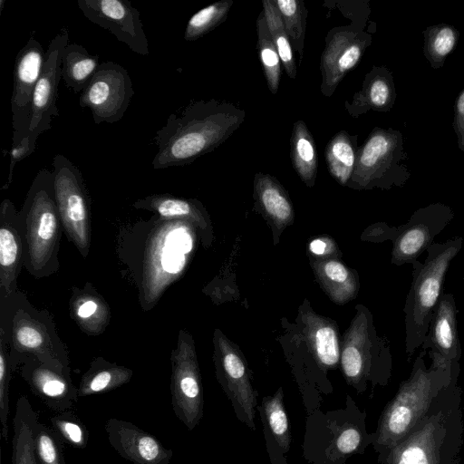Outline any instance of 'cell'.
Instances as JSON below:
<instances>
[{
    "label": "cell",
    "instance_id": "cell-12",
    "mask_svg": "<svg viewBox=\"0 0 464 464\" xmlns=\"http://www.w3.org/2000/svg\"><path fill=\"white\" fill-rule=\"evenodd\" d=\"M214 340L217 379L237 420L255 430L258 393L253 387L250 370L242 353L222 333L216 331Z\"/></svg>",
    "mask_w": 464,
    "mask_h": 464
},
{
    "label": "cell",
    "instance_id": "cell-29",
    "mask_svg": "<svg viewBox=\"0 0 464 464\" xmlns=\"http://www.w3.org/2000/svg\"><path fill=\"white\" fill-rule=\"evenodd\" d=\"M254 194L266 216L278 227H283L293 220L294 210L291 201L276 178L257 172L254 179Z\"/></svg>",
    "mask_w": 464,
    "mask_h": 464
},
{
    "label": "cell",
    "instance_id": "cell-15",
    "mask_svg": "<svg viewBox=\"0 0 464 464\" xmlns=\"http://www.w3.org/2000/svg\"><path fill=\"white\" fill-rule=\"evenodd\" d=\"M69 44L66 28L51 40L45 51V61L42 74L35 85L30 113L28 139L30 149L34 152L38 137L52 128L54 118L59 116L56 105L58 86L62 80V56Z\"/></svg>",
    "mask_w": 464,
    "mask_h": 464
},
{
    "label": "cell",
    "instance_id": "cell-18",
    "mask_svg": "<svg viewBox=\"0 0 464 464\" xmlns=\"http://www.w3.org/2000/svg\"><path fill=\"white\" fill-rule=\"evenodd\" d=\"M45 52L32 35L18 52L14 69L11 97L13 144H19L28 136L32 99L35 85L42 74Z\"/></svg>",
    "mask_w": 464,
    "mask_h": 464
},
{
    "label": "cell",
    "instance_id": "cell-44",
    "mask_svg": "<svg viewBox=\"0 0 464 464\" xmlns=\"http://www.w3.org/2000/svg\"><path fill=\"white\" fill-rule=\"evenodd\" d=\"M452 125L457 137V146L464 152V88L455 100Z\"/></svg>",
    "mask_w": 464,
    "mask_h": 464
},
{
    "label": "cell",
    "instance_id": "cell-13",
    "mask_svg": "<svg viewBox=\"0 0 464 464\" xmlns=\"http://www.w3.org/2000/svg\"><path fill=\"white\" fill-rule=\"evenodd\" d=\"M133 94L127 70L113 62H103L81 92L79 104L91 111L95 124L115 123L123 118Z\"/></svg>",
    "mask_w": 464,
    "mask_h": 464
},
{
    "label": "cell",
    "instance_id": "cell-45",
    "mask_svg": "<svg viewBox=\"0 0 464 464\" xmlns=\"http://www.w3.org/2000/svg\"><path fill=\"white\" fill-rule=\"evenodd\" d=\"M33 152L34 151L30 149L28 137L24 138L19 144H12V148L10 150L8 177L5 185L3 187V189L7 188L10 183L12 182L13 173L16 163L24 160L25 157L31 155Z\"/></svg>",
    "mask_w": 464,
    "mask_h": 464
},
{
    "label": "cell",
    "instance_id": "cell-28",
    "mask_svg": "<svg viewBox=\"0 0 464 464\" xmlns=\"http://www.w3.org/2000/svg\"><path fill=\"white\" fill-rule=\"evenodd\" d=\"M305 335L314 356L321 367H334L340 361L341 350L334 323L313 312L303 316Z\"/></svg>",
    "mask_w": 464,
    "mask_h": 464
},
{
    "label": "cell",
    "instance_id": "cell-48",
    "mask_svg": "<svg viewBox=\"0 0 464 464\" xmlns=\"http://www.w3.org/2000/svg\"><path fill=\"white\" fill-rule=\"evenodd\" d=\"M463 285H464V275H463Z\"/></svg>",
    "mask_w": 464,
    "mask_h": 464
},
{
    "label": "cell",
    "instance_id": "cell-8",
    "mask_svg": "<svg viewBox=\"0 0 464 464\" xmlns=\"http://www.w3.org/2000/svg\"><path fill=\"white\" fill-rule=\"evenodd\" d=\"M407 158L400 130L375 127L359 147L347 186L358 189L403 187L411 175L407 165L402 163Z\"/></svg>",
    "mask_w": 464,
    "mask_h": 464
},
{
    "label": "cell",
    "instance_id": "cell-22",
    "mask_svg": "<svg viewBox=\"0 0 464 464\" xmlns=\"http://www.w3.org/2000/svg\"><path fill=\"white\" fill-rule=\"evenodd\" d=\"M24 265V246L19 212L5 198L0 205V289L1 298L13 295Z\"/></svg>",
    "mask_w": 464,
    "mask_h": 464
},
{
    "label": "cell",
    "instance_id": "cell-30",
    "mask_svg": "<svg viewBox=\"0 0 464 464\" xmlns=\"http://www.w3.org/2000/svg\"><path fill=\"white\" fill-rule=\"evenodd\" d=\"M89 288L79 290L71 298V316L83 332L98 335L109 324L111 312L103 298Z\"/></svg>",
    "mask_w": 464,
    "mask_h": 464
},
{
    "label": "cell",
    "instance_id": "cell-11",
    "mask_svg": "<svg viewBox=\"0 0 464 464\" xmlns=\"http://www.w3.org/2000/svg\"><path fill=\"white\" fill-rule=\"evenodd\" d=\"M170 361L172 409L176 417L192 430L203 417L204 397L194 340L187 331H179Z\"/></svg>",
    "mask_w": 464,
    "mask_h": 464
},
{
    "label": "cell",
    "instance_id": "cell-4",
    "mask_svg": "<svg viewBox=\"0 0 464 464\" xmlns=\"http://www.w3.org/2000/svg\"><path fill=\"white\" fill-rule=\"evenodd\" d=\"M24 246V266L35 277L54 273L62 222L55 202L53 176L47 169L34 179L19 212Z\"/></svg>",
    "mask_w": 464,
    "mask_h": 464
},
{
    "label": "cell",
    "instance_id": "cell-6",
    "mask_svg": "<svg viewBox=\"0 0 464 464\" xmlns=\"http://www.w3.org/2000/svg\"><path fill=\"white\" fill-rule=\"evenodd\" d=\"M366 413L348 396L345 409L311 412L306 421L304 456L314 464H345L346 459L364 453L375 440L366 430Z\"/></svg>",
    "mask_w": 464,
    "mask_h": 464
},
{
    "label": "cell",
    "instance_id": "cell-14",
    "mask_svg": "<svg viewBox=\"0 0 464 464\" xmlns=\"http://www.w3.org/2000/svg\"><path fill=\"white\" fill-rule=\"evenodd\" d=\"M160 229L150 238L144 262L142 298L144 310H149L157 303L164 290L178 278L184 268L186 256L174 250V230L178 220L162 219Z\"/></svg>",
    "mask_w": 464,
    "mask_h": 464
},
{
    "label": "cell",
    "instance_id": "cell-17",
    "mask_svg": "<svg viewBox=\"0 0 464 464\" xmlns=\"http://www.w3.org/2000/svg\"><path fill=\"white\" fill-rule=\"evenodd\" d=\"M372 37L362 28L335 27L325 37L321 56V92L330 97L349 71L361 61Z\"/></svg>",
    "mask_w": 464,
    "mask_h": 464
},
{
    "label": "cell",
    "instance_id": "cell-21",
    "mask_svg": "<svg viewBox=\"0 0 464 464\" xmlns=\"http://www.w3.org/2000/svg\"><path fill=\"white\" fill-rule=\"evenodd\" d=\"M21 366V376L32 392L51 410L57 413L73 408L78 397V388L70 372H62L30 356Z\"/></svg>",
    "mask_w": 464,
    "mask_h": 464
},
{
    "label": "cell",
    "instance_id": "cell-37",
    "mask_svg": "<svg viewBox=\"0 0 464 464\" xmlns=\"http://www.w3.org/2000/svg\"><path fill=\"white\" fill-rule=\"evenodd\" d=\"M262 4V11L273 42L278 52L282 65L284 66L288 77L295 80L296 77V65L294 49L284 25L281 14L276 5V1L264 0Z\"/></svg>",
    "mask_w": 464,
    "mask_h": 464
},
{
    "label": "cell",
    "instance_id": "cell-46",
    "mask_svg": "<svg viewBox=\"0 0 464 464\" xmlns=\"http://www.w3.org/2000/svg\"><path fill=\"white\" fill-rule=\"evenodd\" d=\"M398 227H389L385 223H379L369 229L368 237L375 241H393L396 237Z\"/></svg>",
    "mask_w": 464,
    "mask_h": 464
},
{
    "label": "cell",
    "instance_id": "cell-5",
    "mask_svg": "<svg viewBox=\"0 0 464 464\" xmlns=\"http://www.w3.org/2000/svg\"><path fill=\"white\" fill-rule=\"evenodd\" d=\"M462 246V237L433 243L424 261L418 259L411 265L412 280L403 307L408 362L425 341L432 314L443 294L446 274Z\"/></svg>",
    "mask_w": 464,
    "mask_h": 464
},
{
    "label": "cell",
    "instance_id": "cell-42",
    "mask_svg": "<svg viewBox=\"0 0 464 464\" xmlns=\"http://www.w3.org/2000/svg\"><path fill=\"white\" fill-rule=\"evenodd\" d=\"M34 446L39 464H65L63 441L52 428L40 421L34 430Z\"/></svg>",
    "mask_w": 464,
    "mask_h": 464
},
{
    "label": "cell",
    "instance_id": "cell-26",
    "mask_svg": "<svg viewBox=\"0 0 464 464\" xmlns=\"http://www.w3.org/2000/svg\"><path fill=\"white\" fill-rule=\"evenodd\" d=\"M132 206L156 213L160 219L183 220L202 231L208 228V219L202 205L195 199L177 198L169 194H153L138 199Z\"/></svg>",
    "mask_w": 464,
    "mask_h": 464
},
{
    "label": "cell",
    "instance_id": "cell-24",
    "mask_svg": "<svg viewBox=\"0 0 464 464\" xmlns=\"http://www.w3.org/2000/svg\"><path fill=\"white\" fill-rule=\"evenodd\" d=\"M263 424L266 451L271 464H288L287 453L292 441L284 392L280 387L275 394L266 396L257 405Z\"/></svg>",
    "mask_w": 464,
    "mask_h": 464
},
{
    "label": "cell",
    "instance_id": "cell-25",
    "mask_svg": "<svg viewBox=\"0 0 464 464\" xmlns=\"http://www.w3.org/2000/svg\"><path fill=\"white\" fill-rule=\"evenodd\" d=\"M396 96L392 72L384 65H374L365 74L362 89L344 106L353 118L369 111L387 112L392 109Z\"/></svg>",
    "mask_w": 464,
    "mask_h": 464
},
{
    "label": "cell",
    "instance_id": "cell-23",
    "mask_svg": "<svg viewBox=\"0 0 464 464\" xmlns=\"http://www.w3.org/2000/svg\"><path fill=\"white\" fill-rule=\"evenodd\" d=\"M458 313L454 295L443 293L434 309L420 349L435 353L446 362H459L461 358V346L458 334Z\"/></svg>",
    "mask_w": 464,
    "mask_h": 464
},
{
    "label": "cell",
    "instance_id": "cell-3",
    "mask_svg": "<svg viewBox=\"0 0 464 464\" xmlns=\"http://www.w3.org/2000/svg\"><path fill=\"white\" fill-rule=\"evenodd\" d=\"M459 372L382 464H459L464 442Z\"/></svg>",
    "mask_w": 464,
    "mask_h": 464
},
{
    "label": "cell",
    "instance_id": "cell-27",
    "mask_svg": "<svg viewBox=\"0 0 464 464\" xmlns=\"http://www.w3.org/2000/svg\"><path fill=\"white\" fill-rule=\"evenodd\" d=\"M39 415L29 399L21 396L13 419L12 464H39L34 446V430Z\"/></svg>",
    "mask_w": 464,
    "mask_h": 464
},
{
    "label": "cell",
    "instance_id": "cell-10",
    "mask_svg": "<svg viewBox=\"0 0 464 464\" xmlns=\"http://www.w3.org/2000/svg\"><path fill=\"white\" fill-rule=\"evenodd\" d=\"M55 202L67 237L86 257L91 244L90 197L80 169L65 156L53 157Z\"/></svg>",
    "mask_w": 464,
    "mask_h": 464
},
{
    "label": "cell",
    "instance_id": "cell-41",
    "mask_svg": "<svg viewBox=\"0 0 464 464\" xmlns=\"http://www.w3.org/2000/svg\"><path fill=\"white\" fill-rule=\"evenodd\" d=\"M50 422L63 442L80 450L87 447L88 429L72 410L55 414L51 417Z\"/></svg>",
    "mask_w": 464,
    "mask_h": 464
},
{
    "label": "cell",
    "instance_id": "cell-2",
    "mask_svg": "<svg viewBox=\"0 0 464 464\" xmlns=\"http://www.w3.org/2000/svg\"><path fill=\"white\" fill-rule=\"evenodd\" d=\"M426 353V350L420 349L409 377L400 383L379 418L372 446L380 464L425 415L441 390L459 371V362H449L431 353H428L431 364L427 366Z\"/></svg>",
    "mask_w": 464,
    "mask_h": 464
},
{
    "label": "cell",
    "instance_id": "cell-47",
    "mask_svg": "<svg viewBox=\"0 0 464 464\" xmlns=\"http://www.w3.org/2000/svg\"><path fill=\"white\" fill-rule=\"evenodd\" d=\"M335 248L334 242L327 237H321L310 243L309 249L317 256H324L332 253Z\"/></svg>",
    "mask_w": 464,
    "mask_h": 464
},
{
    "label": "cell",
    "instance_id": "cell-20",
    "mask_svg": "<svg viewBox=\"0 0 464 464\" xmlns=\"http://www.w3.org/2000/svg\"><path fill=\"white\" fill-rule=\"evenodd\" d=\"M105 430L114 450L132 464H169L173 457L172 450L130 421L111 418Z\"/></svg>",
    "mask_w": 464,
    "mask_h": 464
},
{
    "label": "cell",
    "instance_id": "cell-40",
    "mask_svg": "<svg viewBox=\"0 0 464 464\" xmlns=\"http://www.w3.org/2000/svg\"><path fill=\"white\" fill-rule=\"evenodd\" d=\"M232 5V0L219 1L194 14L186 25L184 39L195 41L212 31L226 20Z\"/></svg>",
    "mask_w": 464,
    "mask_h": 464
},
{
    "label": "cell",
    "instance_id": "cell-16",
    "mask_svg": "<svg viewBox=\"0 0 464 464\" xmlns=\"http://www.w3.org/2000/svg\"><path fill=\"white\" fill-rule=\"evenodd\" d=\"M452 208L440 202L431 203L415 210L410 219L398 227L392 241V263L412 265L434 243L454 218Z\"/></svg>",
    "mask_w": 464,
    "mask_h": 464
},
{
    "label": "cell",
    "instance_id": "cell-33",
    "mask_svg": "<svg viewBox=\"0 0 464 464\" xmlns=\"http://www.w3.org/2000/svg\"><path fill=\"white\" fill-rule=\"evenodd\" d=\"M99 65L98 55L91 54L79 44H68L62 56V80L74 93H81Z\"/></svg>",
    "mask_w": 464,
    "mask_h": 464
},
{
    "label": "cell",
    "instance_id": "cell-31",
    "mask_svg": "<svg viewBox=\"0 0 464 464\" xmlns=\"http://www.w3.org/2000/svg\"><path fill=\"white\" fill-rule=\"evenodd\" d=\"M314 274L324 290L336 304L353 299L359 289L356 275L342 262L327 258L314 263Z\"/></svg>",
    "mask_w": 464,
    "mask_h": 464
},
{
    "label": "cell",
    "instance_id": "cell-36",
    "mask_svg": "<svg viewBox=\"0 0 464 464\" xmlns=\"http://www.w3.org/2000/svg\"><path fill=\"white\" fill-rule=\"evenodd\" d=\"M423 54L431 68H441L454 51L459 32L451 24L440 23L423 31Z\"/></svg>",
    "mask_w": 464,
    "mask_h": 464
},
{
    "label": "cell",
    "instance_id": "cell-32",
    "mask_svg": "<svg viewBox=\"0 0 464 464\" xmlns=\"http://www.w3.org/2000/svg\"><path fill=\"white\" fill-rule=\"evenodd\" d=\"M133 375L131 369L111 363L103 358L95 359L82 376L78 386V397L111 392L128 383Z\"/></svg>",
    "mask_w": 464,
    "mask_h": 464
},
{
    "label": "cell",
    "instance_id": "cell-38",
    "mask_svg": "<svg viewBox=\"0 0 464 464\" xmlns=\"http://www.w3.org/2000/svg\"><path fill=\"white\" fill-rule=\"evenodd\" d=\"M257 49L264 75L271 93L276 94L281 78V60L273 42L263 11L256 20Z\"/></svg>",
    "mask_w": 464,
    "mask_h": 464
},
{
    "label": "cell",
    "instance_id": "cell-7",
    "mask_svg": "<svg viewBox=\"0 0 464 464\" xmlns=\"http://www.w3.org/2000/svg\"><path fill=\"white\" fill-rule=\"evenodd\" d=\"M341 367L348 383L363 392L367 382L386 385L392 376V359L389 343L377 335L369 310L357 306L341 350Z\"/></svg>",
    "mask_w": 464,
    "mask_h": 464
},
{
    "label": "cell",
    "instance_id": "cell-39",
    "mask_svg": "<svg viewBox=\"0 0 464 464\" xmlns=\"http://www.w3.org/2000/svg\"><path fill=\"white\" fill-rule=\"evenodd\" d=\"M292 47L303 56L307 10L301 0H275Z\"/></svg>",
    "mask_w": 464,
    "mask_h": 464
},
{
    "label": "cell",
    "instance_id": "cell-43",
    "mask_svg": "<svg viewBox=\"0 0 464 464\" xmlns=\"http://www.w3.org/2000/svg\"><path fill=\"white\" fill-rule=\"evenodd\" d=\"M6 337L5 332L0 328V422L2 437L7 440L9 435L8 416H9V383L11 371L10 355L6 352L5 344Z\"/></svg>",
    "mask_w": 464,
    "mask_h": 464
},
{
    "label": "cell",
    "instance_id": "cell-35",
    "mask_svg": "<svg viewBox=\"0 0 464 464\" xmlns=\"http://www.w3.org/2000/svg\"><path fill=\"white\" fill-rule=\"evenodd\" d=\"M358 136L341 130L327 143L324 150L327 169L341 185L347 186L353 175L359 145Z\"/></svg>",
    "mask_w": 464,
    "mask_h": 464
},
{
    "label": "cell",
    "instance_id": "cell-19",
    "mask_svg": "<svg viewBox=\"0 0 464 464\" xmlns=\"http://www.w3.org/2000/svg\"><path fill=\"white\" fill-rule=\"evenodd\" d=\"M78 8L92 23L110 31L132 52L149 54V42L140 14L128 0H77Z\"/></svg>",
    "mask_w": 464,
    "mask_h": 464
},
{
    "label": "cell",
    "instance_id": "cell-1",
    "mask_svg": "<svg viewBox=\"0 0 464 464\" xmlns=\"http://www.w3.org/2000/svg\"><path fill=\"white\" fill-rule=\"evenodd\" d=\"M245 111L217 100L191 102L171 113L153 138L154 169L192 163L225 142L243 123Z\"/></svg>",
    "mask_w": 464,
    "mask_h": 464
},
{
    "label": "cell",
    "instance_id": "cell-34",
    "mask_svg": "<svg viewBox=\"0 0 464 464\" xmlns=\"http://www.w3.org/2000/svg\"><path fill=\"white\" fill-rule=\"evenodd\" d=\"M290 156L293 168L304 183L313 188L315 184L318 160L313 135L304 121L294 124L290 139Z\"/></svg>",
    "mask_w": 464,
    "mask_h": 464
},
{
    "label": "cell",
    "instance_id": "cell-9",
    "mask_svg": "<svg viewBox=\"0 0 464 464\" xmlns=\"http://www.w3.org/2000/svg\"><path fill=\"white\" fill-rule=\"evenodd\" d=\"M6 318V329L3 326L0 328L11 344L9 355L12 369L22 355L20 362L33 356L59 372H70L67 351L46 311H35L30 304L20 305Z\"/></svg>",
    "mask_w": 464,
    "mask_h": 464
}]
</instances>
